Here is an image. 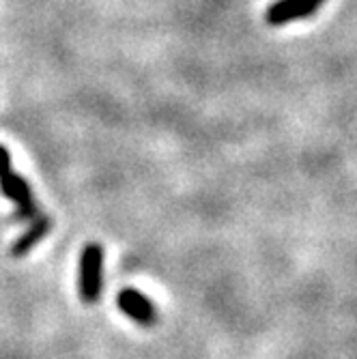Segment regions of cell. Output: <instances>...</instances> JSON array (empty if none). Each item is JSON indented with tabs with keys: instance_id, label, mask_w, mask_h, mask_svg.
Returning a JSON list of instances; mask_svg holds the SVG:
<instances>
[{
	"instance_id": "cell-1",
	"label": "cell",
	"mask_w": 357,
	"mask_h": 359,
	"mask_svg": "<svg viewBox=\"0 0 357 359\" xmlns=\"http://www.w3.org/2000/svg\"><path fill=\"white\" fill-rule=\"evenodd\" d=\"M102 269L104 250L97 243H88L80 258V297L84 304H95L102 295Z\"/></svg>"
},
{
	"instance_id": "cell-2",
	"label": "cell",
	"mask_w": 357,
	"mask_h": 359,
	"mask_svg": "<svg viewBox=\"0 0 357 359\" xmlns=\"http://www.w3.org/2000/svg\"><path fill=\"white\" fill-rule=\"evenodd\" d=\"M0 191L18 205V215L22 219L39 215V207H37L35 198H32V191H30L26 179L20 177L18 172H13L11 168L0 175Z\"/></svg>"
},
{
	"instance_id": "cell-3",
	"label": "cell",
	"mask_w": 357,
	"mask_h": 359,
	"mask_svg": "<svg viewBox=\"0 0 357 359\" xmlns=\"http://www.w3.org/2000/svg\"><path fill=\"white\" fill-rule=\"evenodd\" d=\"M325 3V0H276L267 7V22L271 26H282L295 20H304L318 11V7Z\"/></svg>"
},
{
	"instance_id": "cell-4",
	"label": "cell",
	"mask_w": 357,
	"mask_h": 359,
	"mask_svg": "<svg viewBox=\"0 0 357 359\" xmlns=\"http://www.w3.org/2000/svg\"><path fill=\"white\" fill-rule=\"evenodd\" d=\"M116 304H119L123 314H127L132 320L144 325V327H151V325L157 323V312H155L153 302L147 299L136 288H123L116 297Z\"/></svg>"
},
{
	"instance_id": "cell-5",
	"label": "cell",
	"mask_w": 357,
	"mask_h": 359,
	"mask_svg": "<svg viewBox=\"0 0 357 359\" xmlns=\"http://www.w3.org/2000/svg\"><path fill=\"white\" fill-rule=\"evenodd\" d=\"M50 226H52V222L48 219V217H39L35 224H32L28 231L13 243V248H11V254L13 256H22V254H26V252H30L32 248H35L48 233H50Z\"/></svg>"
},
{
	"instance_id": "cell-6",
	"label": "cell",
	"mask_w": 357,
	"mask_h": 359,
	"mask_svg": "<svg viewBox=\"0 0 357 359\" xmlns=\"http://www.w3.org/2000/svg\"><path fill=\"white\" fill-rule=\"evenodd\" d=\"M11 168V157H9V151L5 147H0V175L7 172Z\"/></svg>"
}]
</instances>
